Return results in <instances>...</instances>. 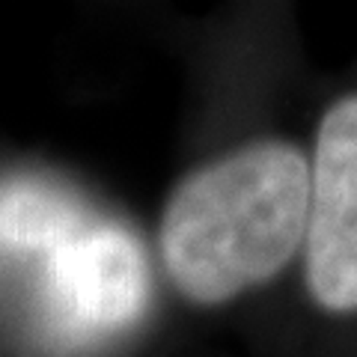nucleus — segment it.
<instances>
[{
    "mask_svg": "<svg viewBox=\"0 0 357 357\" xmlns=\"http://www.w3.org/2000/svg\"><path fill=\"white\" fill-rule=\"evenodd\" d=\"M310 155L262 137L176 182L158 220V250L188 304L220 307L271 283L301 253Z\"/></svg>",
    "mask_w": 357,
    "mask_h": 357,
    "instance_id": "obj_1",
    "label": "nucleus"
},
{
    "mask_svg": "<svg viewBox=\"0 0 357 357\" xmlns=\"http://www.w3.org/2000/svg\"><path fill=\"white\" fill-rule=\"evenodd\" d=\"M301 256L312 304L331 316L357 312V93L321 114Z\"/></svg>",
    "mask_w": 357,
    "mask_h": 357,
    "instance_id": "obj_2",
    "label": "nucleus"
},
{
    "mask_svg": "<svg viewBox=\"0 0 357 357\" xmlns=\"http://www.w3.org/2000/svg\"><path fill=\"white\" fill-rule=\"evenodd\" d=\"M57 307L84 325H122L143 301V262L119 229H96L75 238L51 271Z\"/></svg>",
    "mask_w": 357,
    "mask_h": 357,
    "instance_id": "obj_3",
    "label": "nucleus"
}]
</instances>
